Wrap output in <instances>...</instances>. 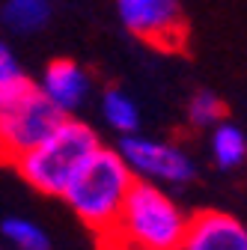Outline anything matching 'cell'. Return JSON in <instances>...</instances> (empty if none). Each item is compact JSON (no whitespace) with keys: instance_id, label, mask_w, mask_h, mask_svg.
I'll use <instances>...</instances> for the list:
<instances>
[{"instance_id":"cell-1","label":"cell","mask_w":247,"mask_h":250,"mask_svg":"<svg viewBox=\"0 0 247 250\" xmlns=\"http://www.w3.org/2000/svg\"><path fill=\"white\" fill-rule=\"evenodd\" d=\"M191 214L167 188L134 182L102 250H179Z\"/></svg>"},{"instance_id":"cell-2","label":"cell","mask_w":247,"mask_h":250,"mask_svg":"<svg viewBox=\"0 0 247 250\" xmlns=\"http://www.w3.org/2000/svg\"><path fill=\"white\" fill-rule=\"evenodd\" d=\"M134 182L137 179L128 170V164L122 161L119 149L102 143L75 173V179L69 182L60 200L72 208V214L89 232L104 238L113 229L116 217L122 211V203H125Z\"/></svg>"},{"instance_id":"cell-3","label":"cell","mask_w":247,"mask_h":250,"mask_svg":"<svg viewBox=\"0 0 247 250\" xmlns=\"http://www.w3.org/2000/svg\"><path fill=\"white\" fill-rule=\"evenodd\" d=\"M99 146H102L99 131L89 122L78 116H66L45 140H39L30 152H24L12 167L33 191L45 197H63L75 173Z\"/></svg>"},{"instance_id":"cell-4","label":"cell","mask_w":247,"mask_h":250,"mask_svg":"<svg viewBox=\"0 0 247 250\" xmlns=\"http://www.w3.org/2000/svg\"><path fill=\"white\" fill-rule=\"evenodd\" d=\"M116 149L137 182H149L170 191V188H185L197 179L194 155L179 140L137 131L131 137H122Z\"/></svg>"},{"instance_id":"cell-5","label":"cell","mask_w":247,"mask_h":250,"mask_svg":"<svg viewBox=\"0 0 247 250\" xmlns=\"http://www.w3.org/2000/svg\"><path fill=\"white\" fill-rule=\"evenodd\" d=\"M66 116H60L48 99L27 83L18 92L0 102V161L15 164L24 152H30L39 140H45Z\"/></svg>"},{"instance_id":"cell-6","label":"cell","mask_w":247,"mask_h":250,"mask_svg":"<svg viewBox=\"0 0 247 250\" xmlns=\"http://www.w3.org/2000/svg\"><path fill=\"white\" fill-rule=\"evenodd\" d=\"M125 33L158 51H182L188 42L182 0H113Z\"/></svg>"},{"instance_id":"cell-7","label":"cell","mask_w":247,"mask_h":250,"mask_svg":"<svg viewBox=\"0 0 247 250\" xmlns=\"http://www.w3.org/2000/svg\"><path fill=\"white\" fill-rule=\"evenodd\" d=\"M33 83L60 116H78V110H83L92 99V75L72 57L51 60Z\"/></svg>"},{"instance_id":"cell-8","label":"cell","mask_w":247,"mask_h":250,"mask_svg":"<svg viewBox=\"0 0 247 250\" xmlns=\"http://www.w3.org/2000/svg\"><path fill=\"white\" fill-rule=\"evenodd\" d=\"M179 250H247V224L229 211H194Z\"/></svg>"},{"instance_id":"cell-9","label":"cell","mask_w":247,"mask_h":250,"mask_svg":"<svg viewBox=\"0 0 247 250\" xmlns=\"http://www.w3.org/2000/svg\"><path fill=\"white\" fill-rule=\"evenodd\" d=\"M54 18V0H0V24L12 36H36Z\"/></svg>"},{"instance_id":"cell-10","label":"cell","mask_w":247,"mask_h":250,"mask_svg":"<svg viewBox=\"0 0 247 250\" xmlns=\"http://www.w3.org/2000/svg\"><path fill=\"white\" fill-rule=\"evenodd\" d=\"M99 116L104 122V128H110L119 140L131 137L140 131L143 116H140V104L134 102L131 92H125L122 86H107L99 96Z\"/></svg>"},{"instance_id":"cell-11","label":"cell","mask_w":247,"mask_h":250,"mask_svg":"<svg viewBox=\"0 0 247 250\" xmlns=\"http://www.w3.org/2000/svg\"><path fill=\"white\" fill-rule=\"evenodd\" d=\"M208 134V158L214 167L221 170H235L247 161V131L238 122L221 119L218 125H211Z\"/></svg>"},{"instance_id":"cell-12","label":"cell","mask_w":247,"mask_h":250,"mask_svg":"<svg viewBox=\"0 0 247 250\" xmlns=\"http://www.w3.org/2000/svg\"><path fill=\"white\" fill-rule=\"evenodd\" d=\"M0 238L12 250H51V235L30 217L9 214L0 221Z\"/></svg>"},{"instance_id":"cell-13","label":"cell","mask_w":247,"mask_h":250,"mask_svg":"<svg viewBox=\"0 0 247 250\" xmlns=\"http://www.w3.org/2000/svg\"><path fill=\"white\" fill-rule=\"evenodd\" d=\"M185 116H188L191 128H200V131H208L211 125H218L221 119H226V107H224V99L211 89H200L188 99L185 104Z\"/></svg>"},{"instance_id":"cell-14","label":"cell","mask_w":247,"mask_h":250,"mask_svg":"<svg viewBox=\"0 0 247 250\" xmlns=\"http://www.w3.org/2000/svg\"><path fill=\"white\" fill-rule=\"evenodd\" d=\"M27 83H33V81L27 78L21 60L6 45V39H0V102L6 96H12V92H18L21 86H27Z\"/></svg>"}]
</instances>
